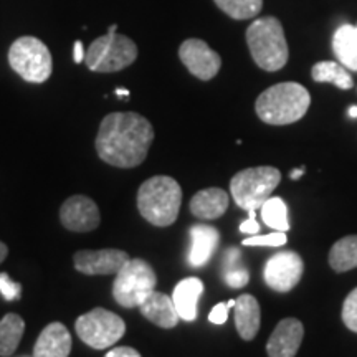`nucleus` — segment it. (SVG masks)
Here are the masks:
<instances>
[{"label":"nucleus","mask_w":357,"mask_h":357,"mask_svg":"<svg viewBox=\"0 0 357 357\" xmlns=\"http://www.w3.org/2000/svg\"><path fill=\"white\" fill-rule=\"evenodd\" d=\"M154 141V128L137 113H111L96 136V153L113 167L131 169L142 164Z\"/></svg>","instance_id":"obj_1"},{"label":"nucleus","mask_w":357,"mask_h":357,"mask_svg":"<svg viewBox=\"0 0 357 357\" xmlns=\"http://www.w3.org/2000/svg\"><path fill=\"white\" fill-rule=\"evenodd\" d=\"M311 105L310 91L300 83L284 82L265 89L255 102V111L263 123L287 126L300 121Z\"/></svg>","instance_id":"obj_2"},{"label":"nucleus","mask_w":357,"mask_h":357,"mask_svg":"<svg viewBox=\"0 0 357 357\" xmlns=\"http://www.w3.org/2000/svg\"><path fill=\"white\" fill-rule=\"evenodd\" d=\"M182 205V189L176 178L154 176L137 190L139 213L154 227H169L177 220Z\"/></svg>","instance_id":"obj_3"},{"label":"nucleus","mask_w":357,"mask_h":357,"mask_svg":"<svg viewBox=\"0 0 357 357\" xmlns=\"http://www.w3.org/2000/svg\"><path fill=\"white\" fill-rule=\"evenodd\" d=\"M247 43L255 63L265 71H278L288 63V43L283 25L275 17H263L247 30Z\"/></svg>","instance_id":"obj_4"},{"label":"nucleus","mask_w":357,"mask_h":357,"mask_svg":"<svg viewBox=\"0 0 357 357\" xmlns=\"http://www.w3.org/2000/svg\"><path fill=\"white\" fill-rule=\"evenodd\" d=\"M281 182V172L276 167L260 166L236 172L230 181V192L235 204L243 211H258L271 197Z\"/></svg>","instance_id":"obj_5"},{"label":"nucleus","mask_w":357,"mask_h":357,"mask_svg":"<svg viewBox=\"0 0 357 357\" xmlns=\"http://www.w3.org/2000/svg\"><path fill=\"white\" fill-rule=\"evenodd\" d=\"M158 284L154 268L142 258H129L121 270L116 273L113 283V298L119 306L139 307Z\"/></svg>","instance_id":"obj_6"},{"label":"nucleus","mask_w":357,"mask_h":357,"mask_svg":"<svg viewBox=\"0 0 357 357\" xmlns=\"http://www.w3.org/2000/svg\"><path fill=\"white\" fill-rule=\"evenodd\" d=\"M136 58L137 47L131 38L108 32L89 45L84 63L96 73H114L132 65Z\"/></svg>","instance_id":"obj_7"},{"label":"nucleus","mask_w":357,"mask_h":357,"mask_svg":"<svg viewBox=\"0 0 357 357\" xmlns=\"http://www.w3.org/2000/svg\"><path fill=\"white\" fill-rule=\"evenodd\" d=\"M8 65L25 82L45 83L52 77L53 58L42 40L20 37L8 50Z\"/></svg>","instance_id":"obj_8"},{"label":"nucleus","mask_w":357,"mask_h":357,"mask_svg":"<svg viewBox=\"0 0 357 357\" xmlns=\"http://www.w3.org/2000/svg\"><path fill=\"white\" fill-rule=\"evenodd\" d=\"M78 337L93 349L113 347L126 333V323L113 311L95 307L86 314L79 316L75 323Z\"/></svg>","instance_id":"obj_9"},{"label":"nucleus","mask_w":357,"mask_h":357,"mask_svg":"<svg viewBox=\"0 0 357 357\" xmlns=\"http://www.w3.org/2000/svg\"><path fill=\"white\" fill-rule=\"evenodd\" d=\"M305 263L296 252H280L268 258L263 268L265 283L276 293H288L301 281Z\"/></svg>","instance_id":"obj_10"},{"label":"nucleus","mask_w":357,"mask_h":357,"mask_svg":"<svg viewBox=\"0 0 357 357\" xmlns=\"http://www.w3.org/2000/svg\"><path fill=\"white\" fill-rule=\"evenodd\" d=\"M178 58L195 78L208 82L220 71L222 58L204 40L189 38L178 48Z\"/></svg>","instance_id":"obj_11"},{"label":"nucleus","mask_w":357,"mask_h":357,"mask_svg":"<svg viewBox=\"0 0 357 357\" xmlns=\"http://www.w3.org/2000/svg\"><path fill=\"white\" fill-rule=\"evenodd\" d=\"M60 222L70 231H91L98 229L101 222L100 208L86 195H73L66 199L60 208Z\"/></svg>","instance_id":"obj_12"},{"label":"nucleus","mask_w":357,"mask_h":357,"mask_svg":"<svg viewBox=\"0 0 357 357\" xmlns=\"http://www.w3.org/2000/svg\"><path fill=\"white\" fill-rule=\"evenodd\" d=\"M129 260L123 250H79L73 255L75 268L83 275H116Z\"/></svg>","instance_id":"obj_13"},{"label":"nucleus","mask_w":357,"mask_h":357,"mask_svg":"<svg viewBox=\"0 0 357 357\" xmlns=\"http://www.w3.org/2000/svg\"><path fill=\"white\" fill-rule=\"evenodd\" d=\"M305 328L296 318L281 319L266 342V352L270 357H294L300 351Z\"/></svg>","instance_id":"obj_14"},{"label":"nucleus","mask_w":357,"mask_h":357,"mask_svg":"<svg viewBox=\"0 0 357 357\" xmlns=\"http://www.w3.org/2000/svg\"><path fill=\"white\" fill-rule=\"evenodd\" d=\"M220 242V234L215 227L199 225L190 227V252L187 261L192 268H200L207 265Z\"/></svg>","instance_id":"obj_15"},{"label":"nucleus","mask_w":357,"mask_h":357,"mask_svg":"<svg viewBox=\"0 0 357 357\" xmlns=\"http://www.w3.org/2000/svg\"><path fill=\"white\" fill-rule=\"evenodd\" d=\"M139 311L147 321L162 329L176 328L181 321L172 298L166 293L155 291V289L141 303Z\"/></svg>","instance_id":"obj_16"},{"label":"nucleus","mask_w":357,"mask_h":357,"mask_svg":"<svg viewBox=\"0 0 357 357\" xmlns=\"http://www.w3.org/2000/svg\"><path fill=\"white\" fill-rule=\"evenodd\" d=\"M70 352L71 336L61 323L48 324L33 347V357H68Z\"/></svg>","instance_id":"obj_17"},{"label":"nucleus","mask_w":357,"mask_h":357,"mask_svg":"<svg viewBox=\"0 0 357 357\" xmlns=\"http://www.w3.org/2000/svg\"><path fill=\"white\" fill-rule=\"evenodd\" d=\"M230 204V197L223 189L218 187H208L197 192L194 197L190 199L189 208L192 215L202 220H215L227 212Z\"/></svg>","instance_id":"obj_18"},{"label":"nucleus","mask_w":357,"mask_h":357,"mask_svg":"<svg viewBox=\"0 0 357 357\" xmlns=\"http://www.w3.org/2000/svg\"><path fill=\"white\" fill-rule=\"evenodd\" d=\"M235 326L243 341H253L260 331L261 311L257 298L252 294H242L235 300Z\"/></svg>","instance_id":"obj_19"},{"label":"nucleus","mask_w":357,"mask_h":357,"mask_svg":"<svg viewBox=\"0 0 357 357\" xmlns=\"http://www.w3.org/2000/svg\"><path fill=\"white\" fill-rule=\"evenodd\" d=\"M204 293V283L199 278H185L174 288L172 301L178 312V318L184 321H195L197 318V303Z\"/></svg>","instance_id":"obj_20"},{"label":"nucleus","mask_w":357,"mask_h":357,"mask_svg":"<svg viewBox=\"0 0 357 357\" xmlns=\"http://www.w3.org/2000/svg\"><path fill=\"white\" fill-rule=\"evenodd\" d=\"M333 50L339 63L347 70L357 71V25L344 24L334 32Z\"/></svg>","instance_id":"obj_21"},{"label":"nucleus","mask_w":357,"mask_h":357,"mask_svg":"<svg viewBox=\"0 0 357 357\" xmlns=\"http://www.w3.org/2000/svg\"><path fill=\"white\" fill-rule=\"evenodd\" d=\"M25 331V321L15 312H8L0 321V356L8 357L19 347Z\"/></svg>","instance_id":"obj_22"},{"label":"nucleus","mask_w":357,"mask_h":357,"mask_svg":"<svg viewBox=\"0 0 357 357\" xmlns=\"http://www.w3.org/2000/svg\"><path fill=\"white\" fill-rule=\"evenodd\" d=\"M329 265L336 273H344L357 268V235L337 240L329 252Z\"/></svg>","instance_id":"obj_23"},{"label":"nucleus","mask_w":357,"mask_h":357,"mask_svg":"<svg viewBox=\"0 0 357 357\" xmlns=\"http://www.w3.org/2000/svg\"><path fill=\"white\" fill-rule=\"evenodd\" d=\"M311 77L318 83H333L341 89H351L354 86L349 71L344 65L336 61H319L312 66Z\"/></svg>","instance_id":"obj_24"},{"label":"nucleus","mask_w":357,"mask_h":357,"mask_svg":"<svg viewBox=\"0 0 357 357\" xmlns=\"http://www.w3.org/2000/svg\"><path fill=\"white\" fill-rule=\"evenodd\" d=\"M261 218L275 231H288V207L281 197H270L261 205Z\"/></svg>","instance_id":"obj_25"},{"label":"nucleus","mask_w":357,"mask_h":357,"mask_svg":"<svg viewBox=\"0 0 357 357\" xmlns=\"http://www.w3.org/2000/svg\"><path fill=\"white\" fill-rule=\"evenodd\" d=\"M223 13L235 20H248L261 12L263 0H213Z\"/></svg>","instance_id":"obj_26"},{"label":"nucleus","mask_w":357,"mask_h":357,"mask_svg":"<svg viewBox=\"0 0 357 357\" xmlns=\"http://www.w3.org/2000/svg\"><path fill=\"white\" fill-rule=\"evenodd\" d=\"M287 243V235L284 231H273L268 235H252L245 238L243 247H283Z\"/></svg>","instance_id":"obj_27"},{"label":"nucleus","mask_w":357,"mask_h":357,"mask_svg":"<svg viewBox=\"0 0 357 357\" xmlns=\"http://www.w3.org/2000/svg\"><path fill=\"white\" fill-rule=\"evenodd\" d=\"M342 321L346 328L352 333H357V288L347 294V298L342 303Z\"/></svg>","instance_id":"obj_28"},{"label":"nucleus","mask_w":357,"mask_h":357,"mask_svg":"<svg viewBox=\"0 0 357 357\" xmlns=\"http://www.w3.org/2000/svg\"><path fill=\"white\" fill-rule=\"evenodd\" d=\"M223 280L229 284L230 288H243L247 287L250 281V273L243 265L235 266V268H227L223 270Z\"/></svg>","instance_id":"obj_29"},{"label":"nucleus","mask_w":357,"mask_h":357,"mask_svg":"<svg viewBox=\"0 0 357 357\" xmlns=\"http://www.w3.org/2000/svg\"><path fill=\"white\" fill-rule=\"evenodd\" d=\"M0 293H2L3 300L7 301L20 300L22 287L17 281H13L7 273H0Z\"/></svg>","instance_id":"obj_30"},{"label":"nucleus","mask_w":357,"mask_h":357,"mask_svg":"<svg viewBox=\"0 0 357 357\" xmlns=\"http://www.w3.org/2000/svg\"><path fill=\"white\" fill-rule=\"evenodd\" d=\"M235 306V300H230L227 303H218V305L213 307L208 314V321L213 324H225L227 319H229V311Z\"/></svg>","instance_id":"obj_31"},{"label":"nucleus","mask_w":357,"mask_h":357,"mask_svg":"<svg viewBox=\"0 0 357 357\" xmlns=\"http://www.w3.org/2000/svg\"><path fill=\"white\" fill-rule=\"evenodd\" d=\"M257 211H252V212H248L250 213V217H248V220H245L242 225H240V231H242V234H247V235H257L258 231H260V225H258V222H257V213H255Z\"/></svg>","instance_id":"obj_32"},{"label":"nucleus","mask_w":357,"mask_h":357,"mask_svg":"<svg viewBox=\"0 0 357 357\" xmlns=\"http://www.w3.org/2000/svg\"><path fill=\"white\" fill-rule=\"evenodd\" d=\"M105 357H142V356L136 349H132V347L121 346V347H114V349H111Z\"/></svg>","instance_id":"obj_33"},{"label":"nucleus","mask_w":357,"mask_h":357,"mask_svg":"<svg viewBox=\"0 0 357 357\" xmlns=\"http://www.w3.org/2000/svg\"><path fill=\"white\" fill-rule=\"evenodd\" d=\"M84 55H86V53H84V50H83V43L79 42V40H77L73 45V61L75 63H82V61H84Z\"/></svg>","instance_id":"obj_34"},{"label":"nucleus","mask_w":357,"mask_h":357,"mask_svg":"<svg viewBox=\"0 0 357 357\" xmlns=\"http://www.w3.org/2000/svg\"><path fill=\"white\" fill-rule=\"evenodd\" d=\"M306 169L305 167H300V169H294V171L289 172V177H291V181H298L301 176H305Z\"/></svg>","instance_id":"obj_35"},{"label":"nucleus","mask_w":357,"mask_h":357,"mask_svg":"<svg viewBox=\"0 0 357 357\" xmlns=\"http://www.w3.org/2000/svg\"><path fill=\"white\" fill-rule=\"evenodd\" d=\"M7 255H8V248H7V245L3 243V242H0V263H2L3 260H6Z\"/></svg>","instance_id":"obj_36"},{"label":"nucleus","mask_w":357,"mask_h":357,"mask_svg":"<svg viewBox=\"0 0 357 357\" xmlns=\"http://www.w3.org/2000/svg\"><path fill=\"white\" fill-rule=\"evenodd\" d=\"M116 95L126 98V96H129V91H128V89H124V88H119V89H116Z\"/></svg>","instance_id":"obj_37"},{"label":"nucleus","mask_w":357,"mask_h":357,"mask_svg":"<svg viewBox=\"0 0 357 357\" xmlns=\"http://www.w3.org/2000/svg\"><path fill=\"white\" fill-rule=\"evenodd\" d=\"M347 114H349V118H357V106H351Z\"/></svg>","instance_id":"obj_38"},{"label":"nucleus","mask_w":357,"mask_h":357,"mask_svg":"<svg viewBox=\"0 0 357 357\" xmlns=\"http://www.w3.org/2000/svg\"><path fill=\"white\" fill-rule=\"evenodd\" d=\"M116 30H118V25L114 24V25H111V26H109L108 32H109V33H116Z\"/></svg>","instance_id":"obj_39"}]
</instances>
